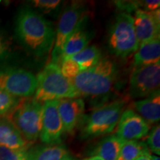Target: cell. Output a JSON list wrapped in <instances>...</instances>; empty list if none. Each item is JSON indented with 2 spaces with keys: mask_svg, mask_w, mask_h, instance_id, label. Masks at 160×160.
<instances>
[{
  "mask_svg": "<svg viewBox=\"0 0 160 160\" xmlns=\"http://www.w3.org/2000/svg\"><path fill=\"white\" fill-rule=\"evenodd\" d=\"M15 34L24 48L37 57H47L53 49V24L31 7L19 9L16 18Z\"/></svg>",
  "mask_w": 160,
  "mask_h": 160,
  "instance_id": "cell-1",
  "label": "cell"
},
{
  "mask_svg": "<svg viewBox=\"0 0 160 160\" xmlns=\"http://www.w3.org/2000/svg\"><path fill=\"white\" fill-rule=\"evenodd\" d=\"M85 160H103V159H102L101 158L99 157H97V156H91V157L87 158V159H85Z\"/></svg>",
  "mask_w": 160,
  "mask_h": 160,
  "instance_id": "cell-32",
  "label": "cell"
},
{
  "mask_svg": "<svg viewBox=\"0 0 160 160\" xmlns=\"http://www.w3.org/2000/svg\"><path fill=\"white\" fill-rule=\"evenodd\" d=\"M108 46L113 55L126 58L134 53L139 43L131 14L121 12L111 23L108 35Z\"/></svg>",
  "mask_w": 160,
  "mask_h": 160,
  "instance_id": "cell-6",
  "label": "cell"
},
{
  "mask_svg": "<svg viewBox=\"0 0 160 160\" xmlns=\"http://www.w3.org/2000/svg\"><path fill=\"white\" fill-rule=\"evenodd\" d=\"M37 76L27 70L0 65V91L19 98L34 95Z\"/></svg>",
  "mask_w": 160,
  "mask_h": 160,
  "instance_id": "cell-8",
  "label": "cell"
},
{
  "mask_svg": "<svg viewBox=\"0 0 160 160\" xmlns=\"http://www.w3.org/2000/svg\"><path fill=\"white\" fill-rule=\"evenodd\" d=\"M29 160H61L68 153L62 143L37 145L28 151Z\"/></svg>",
  "mask_w": 160,
  "mask_h": 160,
  "instance_id": "cell-19",
  "label": "cell"
},
{
  "mask_svg": "<svg viewBox=\"0 0 160 160\" xmlns=\"http://www.w3.org/2000/svg\"><path fill=\"white\" fill-rule=\"evenodd\" d=\"M151 153L146 143L139 140L127 141L123 143L117 160H137L142 155Z\"/></svg>",
  "mask_w": 160,
  "mask_h": 160,
  "instance_id": "cell-21",
  "label": "cell"
},
{
  "mask_svg": "<svg viewBox=\"0 0 160 160\" xmlns=\"http://www.w3.org/2000/svg\"><path fill=\"white\" fill-rule=\"evenodd\" d=\"M85 102L80 97L58 100V112L64 133H72L74 131L85 116Z\"/></svg>",
  "mask_w": 160,
  "mask_h": 160,
  "instance_id": "cell-12",
  "label": "cell"
},
{
  "mask_svg": "<svg viewBox=\"0 0 160 160\" xmlns=\"http://www.w3.org/2000/svg\"><path fill=\"white\" fill-rule=\"evenodd\" d=\"M148 148L150 152L155 153L156 155L160 154V127L159 125H156L149 133L146 142Z\"/></svg>",
  "mask_w": 160,
  "mask_h": 160,
  "instance_id": "cell-26",
  "label": "cell"
},
{
  "mask_svg": "<svg viewBox=\"0 0 160 160\" xmlns=\"http://www.w3.org/2000/svg\"><path fill=\"white\" fill-rule=\"evenodd\" d=\"M125 102L116 100L93 111L82 120L81 137L83 139H93L109 134L114 131L123 112Z\"/></svg>",
  "mask_w": 160,
  "mask_h": 160,
  "instance_id": "cell-5",
  "label": "cell"
},
{
  "mask_svg": "<svg viewBox=\"0 0 160 160\" xmlns=\"http://www.w3.org/2000/svg\"><path fill=\"white\" fill-rule=\"evenodd\" d=\"M124 142L116 134L107 136L100 140L91 153L103 160H117Z\"/></svg>",
  "mask_w": 160,
  "mask_h": 160,
  "instance_id": "cell-18",
  "label": "cell"
},
{
  "mask_svg": "<svg viewBox=\"0 0 160 160\" xmlns=\"http://www.w3.org/2000/svg\"><path fill=\"white\" fill-rule=\"evenodd\" d=\"M117 127L116 135L124 142L139 140L150 131L149 124L131 109L122 112Z\"/></svg>",
  "mask_w": 160,
  "mask_h": 160,
  "instance_id": "cell-11",
  "label": "cell"
},
{
  "mask_svg": "<svg viewBox=\"0 0 160 160\" xmlns=\"http://www.w3.org/2000/svg\"><path fill=\"white\" fill-rule=\"evenodd\" d=\"M37 82L34 99L41 103L81 97L71 80L62 75L58 64H48L37 75Z\"/></svg>",
  "mask_w": 160,
  "mask_h": 160,
  "instance_id": "cell-3",
  "label": "cell"
},
{
  "mask_svg": "<svg viewBox=\"0 0 160 160\" xmlns=\"http://www.w3.org/2000/svg\"><path fill=\"white\" fill-rule=\"evenodd\" d=\"M11 50L8 44L5 41L2 36L0 34V65L10 57Z\"/></svg>",
  "mask_w": 160,
  "mask_h": 160,
  "instance_id": "cell-29",
  "label": "cell"
},
{
  "mask_svg": "<svg viewBox=\"0 0 160 160\" xmlns=\"http://www.w3.org/2000/svg\"><path fill=\"white\" fill-rule=\"evenodd\" d=\"M118 75L114 62L102 58L97 65L84 71L71 80L80 96L97 97L111 89Z\"/></svg>",
  "mask_w": 160,
  "mask_h": 160,
  "instance_id": "cell-2",
  "label": "cell"
},
{
  "mask_svg": "<svg viewBox=\"0 0 160 160\" xmlns=\"http://www.w3.org/2000/svg\"><path fill=\"white\" fill-rule=\"evenodd\" d=\"M86 21H88L87 17L82 20L77 29L67 41L61 55L59 63L62 60L70 59L89 46L93 38V33L86 29Z\"/></svg>",
  "mask_w": 160,
  "mask_h": 160,
  "instance_id": "cell-14",
  "label": "cell"
},
{
  "mask_svg": "<svg viewBox=\"0 0 160 160\" xmlns=\"http://www.w3.org/2000/svg\"><path fill=\"white\" fill-rule=\"evenodd\" d=\"M31 2L33 10L42 16L57 18L62 12L63 2L60 0H33Z\"/></svg>",
  "mask_w": 160,
  "mask_h": 160,
  "instance_id": "cell-22",
  "label": "cell"
},
{
  "mask_svg": "<svg viewBox=\"0 0 160 160\" xmlns=\"http://www.w3.org/2000/svg\"><path fill=\"white\" fill-rule=\"evenodd\" d=\"M133 26L139 44L159 37V9L153 12L137 10L134 13Z\"/></svg>",
  "mask_w": 160,
  "mask_h": 160,
  "instance_id": "cell-13",
  "label": "cell"
},
{
  "mask_svg": "<svg viewBox=\"0 0 160 160\" xmlns=\"http://www.w3.org/2000/svg\"><path fill=\"white\" fill-rule=\"evenodd\" d=\"M129 86V94L132 99H145L159 93L160 62L134 68Z\"/></svg>",
  "mask_w": 160,
  "mask_h": 160,
  "instance_id": "cell-9",
  "label": "cell"
},
{
  "mask_svg": "<svg viewBox=\"0 0 160 160\" xmlns=\"http://www.w3.org/2000/svg\"><path fill=\"white\" fill-rule=\"evenodd\" d=\"M63 126L58 112V100L43 103L42 129L39 137L45 145L62 143Z\"/></svg>",
  "mask_w": 160,
  "mask_h": 160,
  "instance_id": "cell-10",
  "label": "cell"
},
{
  "mask_svg": "<svg viewBox=\"0 0 160 160\" xmlns=\"http://www.w3.org/2000/svg\"><path fill=\"white\" fill-rule=\"evenodd\" d=\"M151 160H160L159 157H158L157 156H154V155H151Z\"/></svg>",
  "mask_w": 160,
  "mask_h": 160,
  "instance_id": "cell-33",
  "label": "cell"
},
{
  "mask_svg": "<svg viewBox=\"0 0 160 160\" xmlns=\"http://www.w3.org/2000/svg\"><path fill=\"white\" fill-rule=\"evenodd\" d=\"M151 153H145V154L142 155L141 157H139L137 160H151Z\"/></svg>",
  "mask_w": 160,
  "mask_h": 160,
  "instance_id": "cell-30",
  "label": "cell"
},
{
  "mask_svg": "<svg viewBox=\"0 0 160 160\" xmlns=\"http://www.w3.org/2000/svg\"><path fill=\"white\" fill-rule=\"evenodd\" d=\"M70 59L77 62L84 71L97 65L102 57L99 48L96 45H89Z\"/></svg>",
  "mask_w": 160,
  "mask_h": 160,
  "instance_id": "cell-20",
  "label": "cell"
},
{
  "mask_svg": "<svg viewBox=\"0 0 160 160\" xmlns=\"http://www.w3.org/2000/svg\"><path fill=\"white\" fill-rule=\"evenodd\" d=\"M137 113L149 124L159 122L160 119V93L134 102Z\"/></svg>",
  "mask_w": 160,
  "mask_h": 160,
  "instance_id": "cell-17",
  "label": "cell"
},
{
  "mask_svg": "<svg viewBox=\"0 0 160 160\" xmlns=\"http://www.w3.org/2000/svg\"><path fill=\"white\" fill-rule=\"evenodd\" d=\"M30 145L8 118H0V146L11 149L28 151Z\"/></svg>",
  "mask_w": 160,
  "mask_h": 160,
  "instance_id": "cell-15",
  "label": "cell"
},
{
  "mask_svg": "<svg viewBox=\"0 0 160 160\" xmlns=\"http://www.w3.org/2000/svg\"><path fill=\"white\" fill-rule=\"evenodd\" d=\"M21 99L0 91V118L8 115Z\"/></svg>",
  "mask_w": 160,
  "mask_h": 160,
  "instance_id": "cell-23",
  "label": "cell"
},
{
  "mask_svg": "<svg viewBox=\"0 0 160 160\" xmlns=\"http://www.w3.org/2000/svg\"><path fill=\"white\" fill-rule=\"evenodd\" d=\"M115 5L122 12L128 14L139 10V1H116Z\"/></svg>",
  "mask_w": 160,
  "mask_h": 160,
  "instance_id": "cell-27",
  "label": "cell"
},
{
  "mask_svg": "<svg viewBox=\"0 0 160 160\" xmlns=\"http://www.w3.org/2000/svg\"><path fill=\"white\" fill-rule=\"evenodd\" d=\"M160 59V37L139 44V48L134 53V68L153 65Z\"/></svg>",
  "mask_w": 160,
  "mask_h": 160,
  "instance_id": "cell-16",
  "label": "cell"
},
{
  "mask_svg": "<svg viewBox=\"0 0 160 160\" xmlns=\"http://www.w3.org/2000/svg\"><path fill=\"white\" fill-rule=\"evenodd\" d=\"M86 17L85 8L79 2L72 3L62 12L55 31L51 62L59 65L66 42Z\"/></svg>",
  "mask_w": 160,
  "mask_h": 160,
  "instance_id": "cell-7",
  "label": "cell"
},
{
  "mask_svg": "<svg viewBox=\"0 0 160 160\" xmlns=\"http://www.w3.org/2000/svg\"><path fill=\"white\" fill-rule=\"evenodd\" d=\"M160 1L159 0H145L139 1V10L147 12H153L159 9Z\"/></svg>",
  "mask_w": 160,
  "mask_h": 160,
  "instance_id": "cell-28",
  "label": "cell"
},
{
  "mask_svg": "<svg viewBox=\"0 0 160 160\" xmlns=\"http://www.w3.org/2000/svg\"><path fill=\"white\" fill-rule=\"evenodd\" d=\"M61 160H77V159H76L74 157H73V156L71 155L68 153L67 155H65V157H64Z\"/></svg>",
  "mask_w": 160,
  "mask_h": 160,
  "instance_id": "cell-31",
  "label": "cell"
},
{
  "mask_svg": "<svg viewBox=\"0 0 160 160\" xmlns=\"http://www.w3.org/2000/svg\"><path fill=\"white\" fill-rule=\"evenodd\" d=\"M43 103L34 98H22L19 103L6 116L30 145L37 141L42 129Z\"/></svg>",
  "mask_w": 160,
  "mask_h": 160,
  "instance_id": "cell-4",
  "label": "cell"
},
{
  "mask_svg": "<svg viewBox=\"0 0 160 160\" xmlns=\"http://www.w3.org/2000/svg\"><path fill=\"white\" fill-rule=\"evenodd\" d=\"M59 66L62 75L71 81L83 71L79 65L71 59L62 60Z\"/></svg>",
  "mask_w": 160,
  "mask_h": 160,
  "instance_id": "cell-24",
  "label": "cell"
},
{
  "mask_svg": "<svg viewBox=\"0 0 160 160\" xmlns=\"http://www.w3.org/2000/svg\"><path fill=\"white\" fill-rule=\"evenodd\" d=\"M28 151L11 149L0 146V160H29Z\"/></svg>",
  "mask_w": 160,
  "mask_h": 160,
  "instance_id": "cell-25",
  "label": "cell"
}]
</instances>
